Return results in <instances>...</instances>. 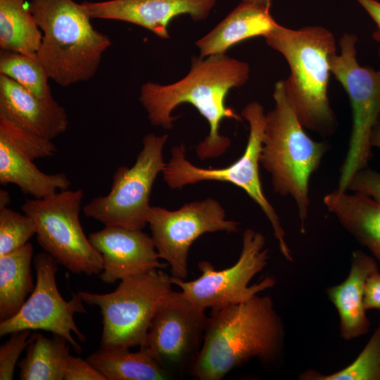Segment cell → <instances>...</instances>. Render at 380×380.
<instances>
[{
    "label": "cell",
    "mask_w": 380,
    "mask_h": 380,
    "mask_svg": "<svg viewBox=\"0 0 380 380\" xmlns=\"http://www.w3.org/2000/svg\"><path fill=\"white\" fill-rule=\"evenodd\" d=\"M247 63L225 53L191 59L189 73L182 80L163 85L148 81L141 88L139 101L147 112L150 122L170 129L177 116L174 109L183 103L194 106L210 125L209 134L196 147L201 160L222 156L229 147L230 140L220 133L224 118L242 121L241 116L226 106L229 90L241 87L248 81Z\"/></svg>",
    "instance_id": "1"
},
{
    "label": "cell",
    "mask_w": 380,
    "mask_h": 380,
    "mask_svg": "<svg viewBox=\"0 0 380 380\" xmlns=\"http://www.w3.org/2000/svg\"><path fill=\"white\" fill-rule=\"evenodd\" d=\"M284 330L270 296L212 310L190 376L221 380L252 358L272 362L281 354Z\"/></svg>",
    "instance_id": "2"
},
{
    "label": "cell",
    "mask_w": 380,
    "mask_h": 380,
    "mask_svg": "<svg viewBox=\"0 0 380 380\" xmlns=\"http://www.w3.org/2000/svg\"><path fill=\"white\" fill-rule=\"evenodd\" d=\"M264 38L289 64L285 89L304 128L322 137L334 134L337 121L328 97L330 59L336 53L332 32L317 25L293 30L277 24Z\"/></svg>",
    "instance_id": "3"
},
{
    "label": "cell",
    "mask_w": 380,
    "mask_h": 380,
    "mask_svg": "<svg viewBox=\"0 0 380 380\" xmlns=\"http://www.w3.org/2000/svg\"><path fill=\"white\" fill-rule=\"evenodd\" d=\"M29 8L43 33L37 56L49 79L65 87L92 78L111 42L81 3L32 0Z\"/></svg>",
    "instance_id": "4"
},
{
    "label": "cell",
    "mask_w": 380,
    "mask_h": 380,
    "mask_svg": "<svg viewBox=\"0 0 380 380\" xmlns=\"http://www.w3.org/2000/svg\"><path fill=\"white\" fill-rule=\"evenodd\" d=\"M273 98L274 106L266 114L260 161L271 176L274 191L294 201L304 233L310 203V180L329 146L307 134L288 98L284 80L275 84Z\"/></svg>",
    "instance_id": "5"
},
{
    "label": "cell",
    "mask_w": 380,
    "mask_h": 380,
    "mask_svg": "<svg viewBox=\"0 0 380 380\" xmlns=\"http://www.w3.org/2000/svg\"><path fill=\"white\" fill-rule=\"evenodd\" d=\"M241 117L249 124V134L245 151L235 162L222 168H202L186 158V147L182 144L171 150V157L162 172L163 180L171 189H181L203 181H218L232 184L242 190L260 208L269 220L281 253L293 261L279 217L266 198L260 178L259 165L264 138L266 114L256 101L247 104Z\"/></svg>",
    "instance_id": "6"
},
{
    "label": "cell",
    "mask_w": 380,
    "mask_h": 380,
    "mask_svg": "<svg viewBox=\"0 0 380 380\" xmlns=\"http://www.w3.org/2000/svg\"><path fill=\"white\" fill-rule=\"evenodd\" d=\"M172 285L171 276L163 269H153L120 280L110 293H77L84 303L100 308L101 348L129 349L143 343L158 305Z\"/></svg>",
    "instance_id": "7"
},
{
    "label": "cell",
    "mask_w": 380,
    "mask_h": 380,
    "mask_svg": "<svg viewBox=\"0 0 380 380\" xmlns=\"http://www.w3.org/2000/svg\"><path fill=\"white\" fill-rule=\"evenodd\" d=\"M357 41L356 35L345 33L338 42L340 53L330 59L331 73L347 92L353 115L348 147L339 170L336 189L340 191H348L355 175L368 167L370 134L380 114V69L359 64Z\"/></svg>",
    "instance_id": "8"
},
{
    "label": "cell",
    "mask_w": 380,
    "mask_h": 380,
    "mask_svg": "<svg viewBox=\"0 0 380 380\" xmlns=\"http://www.w3.org/2000/svg\"><path fill=\"white\" fill-rule=\"evenodd\" d=\"M83 197L81 189H68L44 198L26 199L20 208L34 220L38 243L58 265L73 274L98 275L102 257L79 219Z\"/></svg>",
    "instance_id": "9"
},
{
    "label": "cell",
    "mask_w": 380,
    "mask_h": 380,
    "mask_svg": "<svg viewBox=\"0 0 380 380\" xmlns=\"http://www.w3.org/2000/svg\"><path fill=\"white\" fill-rule=\"evenodd\" d=\"M167 140V134H146L134 164L117 169L109 193L84 205V215L105 226L141 230L148 224L153 185L166 165L163 152Z\"/></svg>",
    "instance_id": "10"
},
{
    "label": "cell",
    "mask_w": 380,
    "mask_h": 380,
    "mask_svg": "<svg viewBox=\"0 0 380 380\" xmlns=\"http://www.w3.org/2000/svg\"><path fill=\"white\" fill-rule=\"evenodd\" d=\"M182 291L171 290L158 305L139 350L171 379L190 376L198 357L208 316Z\"/></svg>",
    "instance_id": "11"
},
{
    "label": "cell",
    "mask_w": 380,
    "mask_h": 380,
    "mask_svg": "<svg viewBox=\"0 0 380 380\" xmlns=\"http://www.w3.org/2000/svg\"><path fill=\"white\" fill-rule=\"evenodd\" d=\"M264 235L251 229L243 234L242 249L237 261L231 267L217 270L208 261L198 264L201 275L185 281L171 276L173 285L196 305L216 310L248 300L260 292L272 288L274 277L267 276L249 286L251 279L267 265L268 249Z\"/></svg>",
    "instance_id": "12"
},
{
    "label": "cell",
    "mask_w": 380,
    "mask_h": 380,
    "mask_svg": "<svg viewBox=\"0 0 380 380\" xmlns=\"http://www.w3.org/2000/svg\"><path fill=\"white\" fill-rule=\"evenodd\" d=\"M148 224L160 258L170 266L171 276L185 279L192 243L205 233L239 231V223L226 219L220 203L212 198L185 203L176 210L151 206Z\"/></svg>",
    "instance_id": "13"
},
{
    "label": "cell",
    "mask_w": 380,
    "mask_h": 380,
    "mask_svg": "<svg viewBox=\"0 0 380 380\" xmlns=\"http://www.w3.org/2000/svg\"><path fill=\"white\" fill-rule=\"evenodd\" d=\"M37 281L34 289L20 310L12 317L0 322V336L24 330H44L64 337L75 351L80 353L81 341L86 336L77 328L73 316L86 313L84 303L78 293L66 301L61 295L56 281L58 262L48 253H37L33 258Z\"/></svg>",
    "instance_id": "14"
},
{
    "label": "cell",
    "mask_w": 380,
    "mask_h": 380,
    "mask_svg": "<svg viewBox=\"0 0 380 380\" xmlns=\"http://www.w3.org/2000/svg\"><path fill=\"white\" fill-rule=\"evenodd\" d=\"M102 257L100 279L105 284L141 274L153 269H164L152 237L139 229L105 226L88 236Z\"/></svg>",
    "instance_id": "15"
},
{
    "label": "cell",
    "mask_w": 380,
    "mask_h": 380,
    "mask_svg": "<svg viewBox=\"0 0 380 380\" xmlns=\"http://www.w3.org/2000/svg\"><path fill=\"white\" fill-rule=\"evenodd\" d=\"M217 0H108L81 3L91 19L130 23L162 39L170 37L168 26L177 16L187 14L194 21L208 18Z\"/></svg>",
    "instance_id": "16"
},
{
    "label": "cell",
    "mask_w": 380,
    "mask_h": 380,
    "mask_svg": "<svg viewBox=\"0 0 380 380\" xmlns=\"http://www.w3.org/2000/svg\"><path fill=\"white\" fill-rule=\"evenodd\" d=\"M0 116L44 139L52 140L68 126L65 108L52 94L39 98L0 74Z\"/></svg>",
    "instance_id": "17"
},
{
    "label": "cell",
    "mask_w": 380,
    "mask_h": 380,
    "mask_svg": "<svg viewBox=\"0 0 380 380\" xmlns=\"http://www.w3.org/2000/svg\"><path fill=\"white\" fill-rule=\"evenodd\" d=\"M378 270L374 259L361 250L352 253L349 273L341 283L329 287L327 295L340 319V335L350 341L369 331V320L365 306L366 284Z\"/></svg>",
    "instance_id": "18"
},
{
    "label": "cell",
    "mask_w": 380,
    "mask_h": 380,
    "mask_svg": "<svg viewBox=\"0 0 380 380\" xmlns=\"http://www.w3.org/2000/svg\"><path fill=\"white\" fill-rule=\"evenodd\" d=\"M277 24L270 6L241 2L195 44L201 58L222 54L243 40L265 37Z\"/></svg>",
    "instance_id": "19"
},
{
    "label": "cell",
    "mask_w": 380,
    "mask_h": 380,
    "mask_svg": "<svg viewBox=\"0 0 380 380\" xmlns=\"http://www.w3.org/2000/svg\"><path fill=\"white\" fill-rule=\"evenodd\" d=\"M323 203L344 229L380 260V205L360 193L337 189L324 196Z\"/></svg>",
    "instance_id": "20"
},
{
    "label": "cell",
    "mask_w": 380,
    "mask_h": 380,
    "mask_svg": "<svg viewBox=\"0 0 380 380\" xmlns=\"http://www.w3.org/2000/svg\"><path fill=\"white\" fill-rule=\"evenodd\" d=\"M0 183L13 184L25 194L44 198L57 190L68 189L71 182L63 172L46 174L33 163L0 139Z\"/></svg>",
    "instance_id": "21"
},
{
    "label": "cell",
    "mask_w": 380,
    "mask_h": 380,
    "mask_svg": "<svg viewBox=\"0 0 380 380\" xmlns=\"http://www.w3.org/2000/svg\"><path fill=\"white\" fill-rule=\"evenodd\" d=\"M32 244L0 256V321L14 316L22 308L34 285L31 272Z\"/></svg>",
    "instance_id": "22"
},
{
    "label": "cell",
    "mask_w": 380,
    "mask_h": 380,
    "mask_svg": "<svg viewBox=\"0 0 380 380\" xmlns=\"http://www.w3.org/2000/svg\"><path fill=\"white\" fill-rule=\"evenodd\" d=\"M70 343L64 337L53 334L47 338L32 333L25 356L18 362L21 380H62L70 355Z\"/></svg>",
    "instance_id": "23"
},
{
    "label": "cell",
    "mask_w": 380,
    "mask_h": 380,
    "mask_svg": "<svg viewBox=\"0 0 380 380\" xmlns=\"http://www.w3.org/2000/svg\"><path fill=\"white\" fill-rule=\"evenodd\" d=\"M87 360L106 380H168V374L146 353L100 348Z\"/></svg>",
    "instance_id": "24"
},
{
    "label": "cell",
    "mask_w": 380,
    "mask_h": 380,
    "mask_svg": "<svg viewBox=\"0 0 380 380\" xmlns=\"http://www.w3.org/2000/svg\"><path fill=\"white\" fill-rule=\"evenodd\" d=\"M42 32L25 0H0V49L26 55L37 53Z\"/></svg>",
    "instance_id": "25"
},
{
    "label": "cell",
    "mask_w": 380,
    "mask_h": 380,
    "mask_svg": "<svg viewBox=\"0 0 380 380\" xmlns=\"http://www.w3.org/2000/svg\"><path fill=\"white\" fill-rule=\"evenodd\" d=\"M0 74L12 79L37 97L51 95L49 77L37 53L26 55L1 50Z\"/></svg>",
    "instance_id": "26"
},
{
    "label": "cell",
    "mask_w": 380,
    "mask_h": 380,
    "mask_svg": "<svg viewBox=\"0 0 380 380\" xmlns=\"http://www.w3.org/2000/svg\"><path fill=\"white\" fill-rule=\"evenodd\" d=\"M308 380H380V325L375 329L358 356L343 369L329 374L305 372L300 376Z\"/></svg>",
    "instance_id": "27"
},
{
    "label": "cell",
    "mask_w": 380,
    "mask_h": 380,
    "mask_svg": "<svg viewBox=\"0 0 380 380\" xmlns=\"http://www.w3.org/2000/svg\"><path fill=\"white\" fill-rule=\"evenodd\" d=\"M0 139L31 160L53 156L58 151L51 141L24 129L0 116Z\"/></svg>",
    "instance_id": "28"
},
{
    "label": "cell",
    "mask_w": 380,
    "mask_h": 380,
    "mask_svg": "<svg viewBox=\"0 0 380 380\" xmlns=\"http://www.w3.org/2000/svg\"><path fill=\"white\" fill-rule=\"evenodd\" d=\"M34 220L8 208L0 210V256L13 252L36 234Z\"/></svg>",
    "instance_id": "29"
},
{
    "label": "cell",
    "mask_w": 380,
    "mask_h": 380,
    "mask_svg": "<svg viewBox=\"0 0 380 380\" xmlns=\"http://www.w3.org/2000/svg\"><path fill=\"white\" fill-rule=\"evenodd\" d=\"M32 330L24 329L13 332L8 340L0 347V380L13 379L18 358L30 341Z\"/></svg>",
    "instance_id": "30"
},
{
    "label": "cell",
    "mask_w": 380,
    "mask_h": 380,
    "mask_svg": "<svg viewBox=\"0 0 380 380\" xmlns=\"http://www.w3.org/2000/svg\"><path fill=\"white\" fill-rule=\"evenodd\" d=\"M348 191L364 194L380 205V172L365 167L353 177Z\"/></svg>",
    "instance_id": "31"
},
{
    "label": "cell",
    "mask_w": 380,
    "mask_h": 380,
    "mask_svg": "<svg viewBox=\"0 0 380 380\" xmlns=\"http://www.w3.org/2000/svg\"><path fill=\"white\" fill-rule=\"evenodd\" d=\"M65 380H106V378L89 362L70 355L64 372Z\"/></svg>",
    "instance_id": "32"
},
{
    "label": "cell",
    "mask_w": 380,
    "mask_h": 380,
    "mask_svg": "<svg viewBox=\"0 0 380 380\" xmlns=\"http://www.w3.org/2000/svg\"><path fill=\"white\" fill-rule=\"evenodd\" d=\"M365 306L368 310H380V273H372L367 279L365 293Z\"/></svg>",
    "instance_id": "33"
},
{
    "label": "cell",
    "mask_w": 380,
    "mask_h": 380,
    "mask_svg": "<svg viewBox=\"0 0 380 380\" xmlns=\"http://www.w3.org/2000/svg\"><path fill=\"white\" fill-rule=\"evenodd\" d=\"M375 23L376 30L372 37L379 44L378 56L380 58V2L376 0H357Z\"/></svg>",
    "instance_id": "34"
},
{
    "label": "cell",
    "mask_w": 380,
    "mask_h": 380,
    "mask_svg": "<svg viewBox=\"0 0 380 380\" xmlns=\"http://www.w3.org/2000/svg\"><path fill=\"white\" fill-rule=\"evenodd\" d=\"M369 142L372 148L380 149V114L373 126L370 134Z\"/></svg>",
    "instance_id": "35"
},
{
    "label": "cell",
    "mask_w": 380,
    "mask_h": 380,
    "mask_svg": "<svg viewBox=\"0 0 380 380\" xmlns=\"http://www.w3.org/2000/svg\"><path fill=\"white\" fill-rule=\"evenodd\" d=\"M11 203V198L8 191L4 189L0 190V210L8 208Z\"/></svg>",
    "instance_id": "36"
},
{
    "label": "cell",
    "mask_w": 380,
    "mask_h": 380,
    "mask_svg": "<svg viewBox=\"0 0 380 380\" xmlns=\"http://www.w3.org/2000/svg\"><path fill=\"white\" fill-rule=\"evenodd\" d=\"M242 2L251 3L260 6H270L271 0H241Z\"/></svg>",
    "instance_id": "37"
}]
</instances>
